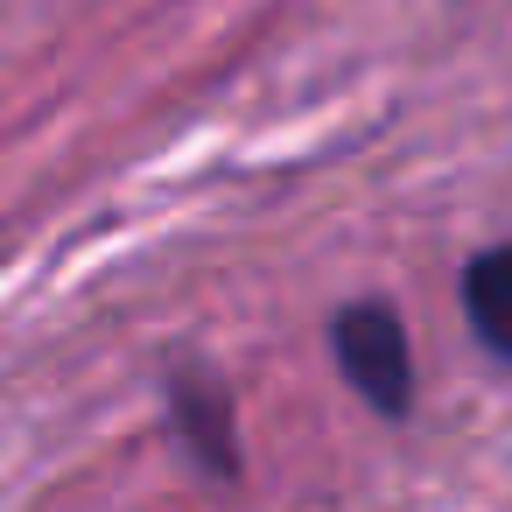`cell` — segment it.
Here are the masks:
<instances>
[{
  "mask_svg": "<svg viewBox=\"0 0 512 512\" xmlns=\"http://www.w3.org/2000/svg\"><path fill=\"white\" fill-rule=\"evenodd\" d=\"M169 421L183 435V449L197 456V470L211 477H239V428H232V393L204 372H176L169 379Z\"/></svg>",
  "mask_w": 512,
  "mask_h": 512,
  "instance_id": "obj_2",
  "label": "cell"
},
{
  "mask_svg": "<svg viewBox=\"0 0 512 512\" xmlns=\"http://www.w3.org/2000/svg\"><path fill=\"white\" fill-rule=\"evenodd\" d=\"M463 323L498 365H512V246H484L463 260Z\"/></svg>",
  "mask_w": 512,
  "mask_h": 512,
  "instance_id": "obj_3",
  "label": "cell"
},
{
  "mask_svg": "<svg viewBox=\"0 0 512 512\" xmlns=\"http://www.w3.org/2000/svg\"><path fill=\"white\" fill-rule=\"evenodd\" d=\"M330 358L372 414H386V421L414 414V344H407V323L393 302H372V295L344 302L330 316Z\"/></svg>",
  "mask_w": 512,
  "mask_h": 512,
  "instance_id": "obj_1",
  "label": "cell"
}]
</instances>
